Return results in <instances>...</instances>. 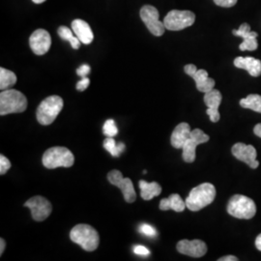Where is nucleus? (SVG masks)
I'll return each mask as SVG.
<instances>
[{
    "instance_id": "37",
    "label": "nucleus",
    "mask_w": 261,
    "mask_h": 261,
    "mask_svg": "<svg viewBox=\"0 0 261 261\" xmlns=\"http://www.w3.org/2000/svg\"><path fill=\"white\" fill-rule=\"evenodd\" d=\"M253 132H254V134H255L257 137L261 138V123L257 124V125L254 127Z\"/></svg>"
},
{
    "instance_id": "14",
    "label": "nucleus",
    "mask_w": 261,
    "mask_h": 261,
    "mask_svg": "<svg viewBox=\"0 0 261 261\" xmlns=\"http://www.w3.org/2000/svg\"><path fill=\"white\" fill-rule=\"evenodd\" d=\"M235 36H239L243 38V43L240 44L239 48L240 50H255L258 47L257 43V33L251 31V28L248 23H242L239 29H234L232 31Z\"/></svg>"
},
{
    "instance_id": "30",
    "label": "nucleus",
    "mask_w": 261,
    "mask_h": 261,
    "mask_svg": "<svg viewBox=\"0 0 261 261\" xmlns=\"http://www.w3.org/2000/svg\"><path fill=\"white\" fill-rule=\"evenodd\" d=\"M214 2L216 5L220 7L230 8V7H233L234 5L237 3V0H214Z\"/></svg>"
},
{
    "instance_id": "20",
    "label": "nucleus",
    "mask_w": 261,
    "mask_h": 261,
    "mask_svg": "<svg viewBox=\"0 0 261 261\" xmlns=\"http://www.w3.org/2000/svg\"><path fill=\"white\" fill-rule=\"evenodd\" d=\"M186 207V202L183 201L178 194L170 195L168 198H163L160 202V209L162 211L173 210L175 212H183Z\"/></svg>"
},
{
    "instance_id": "15",
    "label": "nucleus",
    "mask_w": 261,
    "mask_h": 261,
    "mask_svg": "<svg viewBox=\"0 0 261 261\" xmlns=\"http://www.w3.org/2000/svg\"><path fill=\"white\" fill-rule=\"evenodd\" d=\"M178 252L192 257H201L207 252V246L201 240H181L176 246Z\"/></svg>"
},
{
    "instance_id": "17",
    "label": "nucleus",
    "mask_w": 261,
    "mask_h": 261,
    "mask_svg": "<svg viewBox=\"0 0 261 261\" xmlns=\"http://www.w3.org/2000/svg\"><path fill=\"white\" fill-rule=\"evenodd\" d=\"M191 127L188 123H180L172 132L171 135V145L176 149H182L187 140L191 137Z\"/></svg>"
},
{
    "instance_id": "9",
    "label": "nucleus",
    "mask_w": 261,
    "mask_h": 261,
    "mask_svg": "<svg viewBox=\"0 0 261 261\" xmlns=\"http://www.w3.org/2000/svg\"><path fill=\"white\" fill-rule=\"evenodd\" d=\"M108 180L110 181L111 184L118 187L121 190L124 198L128 203H133L136 200L137 195H136L134 184L130 178L123 177L119 170L113 169L109 172Z\"/></svg>"
},
{
    "instance_id": "33",
    "label": "nucleus",
    "mask_w": 261,
    "mask_h": 261,
    "mask_svg": "<svg viewBox=\"0 0 261 261\" xmlns=\"http://www.w3.org/2000/svg\"><path fill=\"white\" fill-rule=\"evenodd\" d=\"M90 71H91L90 66L87 65V64H84V65L81 66L76 70V74H77V75H80L81 77H84V76H86V75L90 73Z\"/></svg>"
},
{
    "instance_id": "18",
    "label": "nucleus",
    "mask_w": 261,
    "mask_h": 261,
    "mask_svg": "<svg viewBox=\"0 0 261 261\" xmlns=\"http://www.w3.org/2000/svg\"><path fill=\"white\" fill-rule=\"evenodd\" d=\"M234 65L239 69H244L249 72L252 76H259L261 75V61L254 57H237L234 60Z\"/></svg>"
},
{
    "instance_id": "28",
    "label": "nucleus",
    "mask_w": 261,
    "mask_h": 261,
    "mask_svg": "<svg viewBox=\"0 0 261 261\" xmlns=\"http://www.w3.org/2000/svg\"><path fill=\"white\" fill-rule=\"evenodd\" d=\"M139 231L140 233L148 236V237H155L157 235V230L149 224H141L139 228Z\"/></svg>"
},
{
    "instance_id": "25",
    "label": "nucleus",
    "mask_w": 261,
    "mask_h": 261,
    "mask_svg": "<svg viewBox=\"0 0 261 261\" xmlns=\"http://www.w3.org/2000/svg\"><path fill=\"white\" fill-rule=\"evenodd\" d=\"M222 94L217 89H212L204 95V103L207 108L211 110H219V107L222 103Z\"/></svg>"
},
{
    "instance_id": "27",
    "label": "nucleus",
    "mask_w": 261,
    "mask_h": 261,
    "mask_svg": "<svg viewBox=\"0 0 261 261\" xmlns=\"http://www.w3.org/2000/svg\"><path fill=\"white\" fill-rule=\"evenodd\" d=\"M103 135L107 138H113L118 134V129L116 127V124L114 120L109 119L105 122L103 127Z\"/></svg>"
},
{
    "instance_id": "34",
    "label": "nucleus",
    "mask_w": 261,
    "mask_h": 261,
    "mask_svg": "<svg viewBox=\"0 0 261 261\" xmlns=\"http://www.w3.org/2000/svg\"><path fill=\"white\" fill-rule=\"evenodd\" d=\"M207 114L210 116V120L212 122L219 121L220 120V112L219 110H211V109H207Z\"/></svg>"
},
{
    "instance_id": "31",
    "label": "nucleus",
    "mask_w": 261,
    "mask_h": 261,
    "mask_svg": "<svg viewBox=\"0 0 261 261\" xmlns=\"http://www.w3.org/2000/svg\"><path fill=\"white\" fill-rule=\"evenodd\" d=\"M89 84H90V80L87 76H84V77H82V80L76 84L75 87L79 91H84L87 89Z\"/></svg>"
},
{
    "instance_id": "35",
    "label": "nucleus",
    "mask_w": 261,
    "mask_h": 261,
    "mask_svg": "<svg viewBox=\"0 0 261 261\" xmlns=\"http://www.w3.org/2000/svg\"><path fill=\"white\" fill-rule=\"evenodd\" d=\"M184 71H185L187 75L192 76L197 71V68L194 64H188V65L184 67Z\"/></svg>"
},
{
    "instance_id": "24",
    "label": "nucleus",
    "mask_w": 261,
    "mask_h": 261,
    "mask_svg": "<svg viewBox=\"0 0 261 261\" xmlns=\"http://www.w3.org/2000/svg\"><path fill=\"white\" fill-rule=\"evenodd\" d=\"M240 105L244 109H249L253 112L261 113V96L258 94H251L247 98L240 101Z\"/></svg>"
},
{
    "instance_id": "1",
    "label": "nucleus",
    "mask_w": 261,
    "mask_h": 261,
    "mask_svg": "<svg viewBox=\"0 0 261 261\" xmlns=\"http://www.w3.org/2000/svg\"><path fill=\"white\" fill-rule=\"evenodd\" d=\"M216 197V189L211 183H203L194 188L186 198L187 208L191 211H199L211 204Z\"/></svg>"
},
{
    "instance_id": "29",
    "label": "nucleus",
    "mask_w": 261,
    "mask_h": 261,
    "mask_svg": "<svg viewBox=\"0 0 261 261\" xmlns=\"http://www.w3.org/2000/svg\"><path fill=\"white\" fill-rule=\"evenodd\" d=\"M11 162L5 156L1 155L0 156V174L3 175L5 174L10 168H11Z\"/></svg>"
},
{
    "instance_id": "22",
    "label": "nucleus",
    "mask_w": 261,
    "mask_h": 261,
    "mask_svg": "<svg viewBox=\"0 0 261 261\" xmlns=\"http://www.w3.org/2000/svg\"><path fill=\"white\" fill-rule=\"evenodd\" d=\"M17 83V75L3 67L0 68V89L6 90L10 89L12 86H14Z\"/></svg>"
},
{
    "instance_id": "36",
    "label": "nucleus",
    "mask_w": 261,
    "mask_h": 261,
    "mask_svg": "<svg viewBox=\"0 0 261 261\" xmlns=\"http://www.w3.org/2000/svg\"><path fill=\"white\" fill-rule=\"evenodd\" d=\"M238 260V258L236 257V256H234V255H226V256H224V257H221V258H219V261H237Z\"/></svg>"
},
{
    "instance_id": "21",
    "label": "nucleus",
    "mask_w": 261,
    "mask_h": 261,
    "mask_svg": "<svg viewBox=\"0 0 261 261\" xmlns=\"http://www.w3.org/2000/svg\"><path fill=\"white\" fill-rule=\"evenodd\" d=\"M140 196L144 200H151L162 193V187L157 182L148 183L144 180L140 181Z\"/></svg>"
},
{
    "instance_id": "40",
    "label": "nucleus",
    "mask_w": 261,
    "mask_h": 261,
    "mask_svg": "<svg viewBox=\"0 0 261 261\" xmlns=\"http://www.w3.org/2000/svg\"><path fill=\"white\" fill-rule=\"evenodd\" d=\"M35 4H41V3H44L45 1H47V0H32Z\"/></svg>"
},
{
    "instance_id": "12",
    "label": "nucleus",
    "mask_w": 261,
    "mask_h": 261,
    "mask_svg": "<svg viewBox=\"0 0 261 261\" xmlns=\"http://www.w3.org/2000/svg\"><path fill=\"white\" fill-rule=\"evenodd\" d=\"M29 46L37 56H44L51 46V38L45 29L35 30L29 38Z\"/></svg>"
},
{
    "instance_id": "5",
    "label": "nucleus",
    "mask_w": 261,
    "mask_h": 261,
    "mask_svg": "<svg viewBox=\"0 0 261 261\" xmlns=\"http://www.w3.org/2000/svg\"><path fill=\"white\" fill-rule=\"evenodd\" d=\"M63 105V99L59 96L53 95L46 98L38 107L36 112L38 122L43 126L50 125L62 111Z\"/></svg>"
},
{
    "instance_id": "19",
    "label": "nucleus",
    "mask_w": 261,
    "mask_h": 261,
    "mask_svg": "<svg viewBox=\"0 0 261 261\" xmlns=\"http://www.w3.org/2000/svg\"><path fill=\"white\" fill-rule=\"evenodd\" d=\"M194 81L196 82V88L198 91L207 93L214 89L215 81L213 79L209 77L208 73L205 70L200 69L197 70L194 75H192Z\"/></svg>"
},
{
    "instance_id": "13",
    "label": "nucleus",
    "mask_w": 261,
    "mask_h": 261,
    "mask_svg": "<svg viewBox=\"0 0 261 261\" xmlns=\"http://www.w3.org/2000/svg\"><path fill=\"white\" fill-rule=\"evenodd\" d=\"M231 152L235 158L246 163L252 169L258 168L259 163L256 160V150L252 145L239 142L233 145Z\"/></svg>"
},
{
    "instance_id": "38",
    "label": "nucleus",
    "mask_w": 261,
    "mask_h": 261,
    "mask_svg": "<svg viewBox=\"0 0 261 261\" xmlns=\"http://www.w3.org/2000/svg\"><path fill=\"white\" fill-rule=\"evenodd\" d=\"M255 247H256V249H257L258 251H260L261 252V234H259V235L257 236V238H256V240H255Z\"/></svg>"
},
{
    "instance_id": "32",
    "label": "nucleus",
    "mask_w": 261,
    "mask_h": 261,
    "mask_svg": "<svg viewBox=\"0 0 261 261\" xmlns=\"http://www.w3.org/2000/svg\"><path fill=\"white\" fill-rule=\"evenodd\" d=\"M134 252L138 255L140 256H148L150 254V251L144 246H141V245H138L134 248Z\"/></svg>"
},
{
    "instance_id": "8",
    "label": "nucleus",
    "mask_w": 261,
    "mask_h": 261,
    "mask_svg": "<svg viewBox=\"0 0 261 261\" xmlns=\"http://www.w3.org/2000/svg\"><path fill=\"white\" fill-rule=\"evenodd\" d=\"M140 19L154 36H162L165 33V24L160 21V14L157 8L151 5H144L140 9Z\"/></svg>"
},
{
    "instance_id": "3",
    "label": "nucleus",
    "mask_w": 261,
    "mask_h": 261,
    "mask_svg": "<svg viewBox=\"0 0 261 261\" xmlns=\"http://www.w3.org/2000/svg\"><path fill=\"white\" fill-rule=\"evenodd\" d=\"M28 108L27 97L16 89L2 90L0 93V114L6 115L11 113L23 112Z\"/></svg>"
},
{
    "instance_id": "10",
    "label": "nucleus",
    "mask_w": 261,
    "mask_h": 261,
    "mask_svg": "<svg viewBox=\"0 0 261 261\" xmlns=\"http://www.w3.org/2000/svg\"><path fill=\"white\" fill-rule=\"evenodd\" d=\"M25 207L31 210L33 220L37 222H43L51 214L53 206L47 198L43 196H36L31 197L24 203Z\"/></svg>"
},
{
    "instance_id": "16",
    "label": "nucleus",
    "mask_w": 261,
    "mask_h": 261,
    "mask_svg": "<svg viewBox=\"0 0 261 261\" xmlns=\"http://www.w3.org/2000/svg\"><path fill=\"white\" fill-rule=\"evenodd\" d=\"M72 30L75 36L80 39L82 44L89 45L92 43L94 34L90 25L84 19H76L72 21Z\"/></svg>"
},
{
    "instance_id": "39",
    "label": "nucleus",
    "mask_w": 261,
    "mask_h": 261,
    "mask_svg": "<svg viewBox=\"0 0 261 261\" xmlns=\"http://www.w3.org/2000/svg\"><path fill=\"white\" fill-rule=\"evenodd\" d=\"M0 244H1V248H0V254L2 255V253L4 252V249H5V241L1 238L0 239Z\"/></svg>"
},
{
    "instance_id": "23",
    "label": "nucleus",
    "mask_w": 261,
    "mask_h": 261,
    "mask_svg": "<svg viewBox=\"0 0 261 261\" xmlns=\"http://www.w3.org/2000/svg\"><path fill=\"white\" fill-rule=\"evenodd\" d=\"M57 33H58V35L60 36V38H61L62 40L70 42L71 46H72V47H73L74 49H79L80 47H81L82 42L80 41L79 38L73 34V31H72L70 28L62 25V27H60V28H58Z\"/></svg>"
},
{
    "instance_id": "11",
    "label": "nucleus",
    "mask_w": 261,
    "mask_h": 261,
    "mask_svg": "<svg viewBox=\"0 0 261 261\" xmlns=\"http://www.w3.org/2000/svg\"><path fill=\"white\" fill-rule=\"evenodd\" d=\"M209 140V136H207L203 130L195 129L192 130L190 139L187 140L183 146L182 157L186 163H193L196 160V149L199 144L206 143Z\"/></svg>"
},
{
    "instance_id": "4",
    "label": "nucleus",
    "mask_w": 261,
    "mask_h": 261,
    "mask_svg": "<svg viewBox=\"0 0 261 261\" xmlns=\"http://www.w3.org/2000/svg\"><path fill=\"white\" fill-rule=\"evenodd\" d=\"M42 163L45 168H71L75 163L74 154L66 147H51L44 153Z\"/></svg>"
},
{
    "instance_id": "2",
    "label": "nucleus",
    "mask_w": 261,
    "mask_h": 261,
    "mask_svg": "<svg viewBox=\"0 0 261 261\" xmlns=\"http://www.w3.org/2000/svg\"><path fill=\"white\" fill-rule=\"evenodd\" d=\"M70 238L86 252L97 250L100 243L99 233L89 224H76L71 230Z\"/></svg>"
},
{
    "instance_id": "7",
    "label": "nucleus",
    "mask_w": 261,
    "mask_h": 261,
    "mask_svg": "<svg viewBox=\"0 0 261 261\" xmlns=\"http://www.w3.org/2000/svg\"><path fill=\"white\" fill-rule=\"evenodd\" d=\"M196 15L191 11L172 10L164 19L165 28L170 31H179L192 27L195 23Z\"/></svg>"
},
{
    "instance_id": "26",
    "label": "nucleus",
    "mask_w": 261,
    "mask_h": 261,
    "mask_svg": "<svg viewBox=\"0 0 261 261\" xmlns=\"http://www.w3.org/2000/svg\"><path fill=\"white\" fill-rule=\"evenodd\" d=\"M103 147L113 157H118L125 149L124 143H116L113 138H107L103 141Z\"/></svg>"
},
{
    "instance_id": "6",
    "label": "nucleus",
    "mask_w": 261,
    "mask_h": 261,
    "mask_svg": "<svg viewBox=\"0 0 261 261\" xmlns=\"http://www.w3.org/2000/svg\"><path fill=\"white\" fill-rule=\"evenodd\" d=\"M227 213L237 219L250 220L256 213V206L250 197L235 195L228 201Z\"/></svg>"
}]
</instances>
